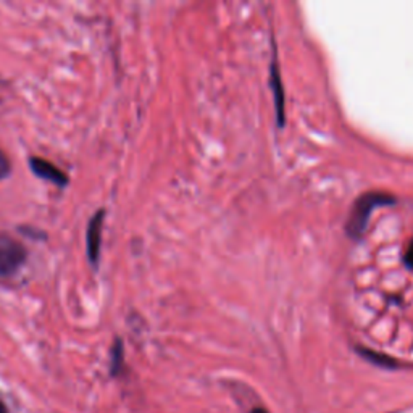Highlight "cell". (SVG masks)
<instances>
[{
	"mask_svg": "<svg viewBox=\"0 0 413 413\" xmlns=\"http://www.w3.org/2000/svg\"><path fill=\"white\" fill-rule=\"evenodd\" d=\"M0 413H8V410H7V407L3 405L2 402H0Z\"/></svg>",
	"mask_w": 413,
	"mask_h": 413,
	"instance_id": "cell-7",
	"label": "cell"
},
{
	"mask_svg": "<svg viewBox=\"0 0 413 413\" xmlns=\"http://www.w3.org/2000/svg\"><path fill=\"white\" fill-rule=\"evenodd\" d=\"M104 216L105 212L99 210L94 216L91 218L89 225H87V236H86V244H87V257L89 262L97 265L99 262V254H100V241H102V225H104Z\"/></svg>",
	"mask_w": 413,
	"mask_h": 413,
	"instance_id": "cell-2",
	"label": "cell"
},
{
	"mask_svg": "<svg viewBox=\"0 0 413 413\" xmlns=\"http://www.w3.org/2000/svg\"><path fill=\"white\" fill-rule=\"evenodd\" d=\"M123 365V346L122 342L117 341L113 346V350H111V375H118L120 370H122Z\"/></svg>",
	"mask_w": 413,
	"mask_h": 413,
	"instance_id": "cell-5",
	"label": "cell"
},
{
	"mask_svg": "<svg viewBox=\"0 0 413 413\" xmlns=\"http://www.w3.org/2000/svg\"><path fill=\"white\" fill-rule=\"evenodd\" d=\"M8 175H10V161H8L5 154L0 150V179L7 178Z\"/></svg>",
	"mask_w": 413,
	"mask_h": 413,
	"instance_id": "cell-6",
	"label": "cell"
},
{
	"mask_svg": "<svg viewBox=\"0 0 413 413\" xmlns=\"http://www.w3.org/2000/svg\"><path fill=\"white\" fill-rule=\"evenodd\" d=\"M252 413H268V412L263 410V408H254Z\"/></svg>",
	"mask_w": 413,
	"mask_h": 413,
	"instance_id": "cell-8",
	"label": "cell"
},
{
	"mask_svg": "<svg viewBox=\"0 0 413 413\" xmlns=\"http://www.w3.org/2000/svg\"><path fill=\"white\" fill-rule=\"evenodd\" d=\"M26 260V250L23 245L0 233V276H10L20 268Z\"/></svg>",
	"mask_w": 413,
	"mask_h": 413,
	"instance_id": "cell-1",
	"label": "cell"
},
{
	"mask_svg": "<svg viewBox=\"0 0 413 413\" xmlns=\"http://www.w3.org/2000/svg\"><path fill=\"white\" fill-rule=\"evenodd\" d=\"M30 165L31 170L34 171V175L39 176V178L47 179L50 183L60 186V188H65L68 184V176L62 170H58L57 166L50 164V161L39 159V157H31Z\"/></svg>",
	"mask_w": 413,
	"mask_h": 413,
	"instance_id": "cell-3",
	"label": "cell"
},
{
	"mask_svg": "<svg viewBox=\"0 0 413 413\" xmlns=\"http://www.w3.org/2000/svg\"><path fill=\"white\" fill-rule=\"evenodd\" d=\"M381 202H383V197L368 196V197L361 199V201L359 202V205L355 207L354 213H352L350 221H349V233L352 236L361 233V230H364V226H365L366 218H368L370 210L375 205H378V203H381Z\"/></svg>",
	"mask_w": 413,
	"mask_h": 413,
	"instance_id": "cell-4",
	"label": "cell"
}]
</instances>
